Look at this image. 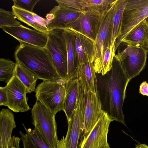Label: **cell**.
<instances>
[{
    "label": "cell",
    "mask_w": 148,
    "mask_h": 148,
    "mask_svg": "<svg viewBox=\"0 0 148 148\" xmlns=\"http://www.w3.org/2000/svg\"><path fill=\"white\" fill-rule=\"evenodd\" d=\"M96 75L97 93L102 110L113 121L126 126L123 107L126 88L130 80L116 54L111 70L104 75L96 73Z\"/></svg>",
    "instance_id": "cell-1"
},
{
    "label": "cell",
    "mask_w": 148,
    "mask_h": 148,
    "mask_svg": "<svg viewBox=\"0 0 148 148\" xmlns=\"http://www.w3.org/2000/svg\"><path fill=\"white\" fill-rule=\"evenodd\" d=\"M19 42L14 53L16 62L26 68L43 81L61 78L45 48Z\"/></svg>",
    "instance_id": "cell-2"
},
{
    "label": "cell",
    "mask_w": 148,
    "mask_h": 148,
    "mask_svg": "<svg viewBox=\"0 0 148 148\" xmlns=\"http://www.w3.org/2000/svg\"><path fill=\"white\" fill-rule=\"evenodd\" d=\"M66 82L61 78L43 81L35 91L36 101L55 114L64 111Z\"/></svg>",
    "instance_id": "cell-3"
},
{
    "label": "cell",
    "mask_w": 148,
    "mask_h": 148,
    "mask_svg": "<svg viewBox=\"0 0 148 148\" xmlns=\"http://www.w3.org/2000/svg\"><path fill=\"white\" fill-rule=\"evenodd\" d=\"M45 49L60 77L66 81L68 70L66 47L64 29L49 31Z\"/></svg>",
    "instance_id": "cell-4"
},
{
    "label": "cell",
    "mask_w": 148,
    "mask_h": 148,
    "mask_svg": "<svg viewBox=\"0 0 148 148\" xmlns=\"http://www.w3.org/2000/svg\"><path fill=\"white\" fill-rule=\"evenodd\" d=\"M32 123L48 142L51 148H56L58 140L56 114L36 101L32 109Z\"/></svg>",
    "instance_id": "cell-5"
},
{
    "label": "cell",
    "mask_w": 148,
    "mask_h": 148,
    "mask_svg": "<svg viewBox=\"0 0 148 148\" xmlns=\"http://www.w3.org/2000/svg\"><path fill=\"white\" fill-rule=\"evenodd\" d=\"M116 56L120 60L128 78L131 80L138 75L146 64L148 50L134 46L122 42Z\"/></svg>",
    "instance_id": "cell-6"
},
{
    "label": "cell",
    "mask_w": 148,
    "mask_h": 148,
    "mask_svg": "<svg viewBox=\"0 0 148 148\" xmlns=\"http://www.w3.org/2000/svg\"><path fill=\"white\" fill-rule=\"evenodd\" d=\"M148 16V0H127L123 13L120 34L115 44V52L129 32Z\"/></svg>",
    "instance_id": "cell-7"
},
{
    "label": "cell",
    "mask_w": 148,
    "mask_h": 148,
    "mask_svg": "<svg viewBox=\"0 0 148 148\" xmlns=\"http://www.w3.org/2000/svg\"><path fill=\"white\" fill-rule=\"evenodd\" d=\"M84 92L81 88L74 113L71 120L68 123L66 135L58 140L56 148H78L84 119Z\"/></svg>",
    "instance_id": "cell-8"
},
{
    "label": "cell",
    "mask_w": 148,
    "mask_h": 148,
    "mask_svg": "<svg viewBox=\"0 0 148 148\" xmlns=\"http://www.w3.org/2000/svg\"><path fill=\"white\" fill-rule=\"evenodd\" d=\"M113 121L103 111L87 136L79 141L78 148H110L107 135L110 124Z\"/></svg>",
    "instance_id": "cell-9"
},
{
    "label": "cell",
    "mask_w": 148,
    "mask_h": 148,
    "mask_svg": "<svg viewBox=\"0 0 148 148\" xmlns=\"http://www.w3.org/2000/svg\"><path fill=\"white\" fill-rule=\"evenodd\" d=\"M104 13L94 10H87L82 12L67 29L79 33L94 42Z\"/></svg>",
    "instance_id": "cell-10"
},
{
    "label": "cell",
    "mask_w": 148,
    "mask_h": 148,
    "mask_svg": "<svg viewBox=\"0 0 148 148\" xmlns=\"http://www.w3.org/2000/svg\"><path fill=\"white\" fill-rule=\"evenodd\" d=\"M84 92L85 99L84 117L79 141L87 136L103 112L97 93Z\"/></svg>",
    "instance_id": "cell-11"
},
{
    "label": "cell",
    "mask_w": 148,
    "mask_h": 148,
    "mask_svg": "<svg viewBox=\"0 0 148 148\" xmlns=\"http://www.w3.org/2000/svg\"><path fill=\"white\" fill-rule=\"evenodd\" d=\"M5 87L8 99L7 107L10 109L19 112H26L31 109L26 97L28 90L16 76L13 75Z\"/></svg>",
    "instance_id": "cell-12"
},
{
    "label": "cell",
    "mask_w": 148,
    "mask_h": 148,
    "mask_svg": "<svg viewBox=\"0 0 148 148\" xmlns=\"http://www.w3.org/2000/svg\"><path fill=\"white\" fill-rule=\"evenodd\" d=\"M56 1L58 5L54 6L46 16L47 22L46 27L49 31L67 29L82 13L56 0Z\"/></svg>",
    "instance_id": "cell-13"
},
{
    "label": "cell",
    "mask_w": 148,
    "mask_h": 148,
    "mask_svg": "<svg viewBox=\"0 0 148 148\" xmlns=\"http://www.w3.org/2000/svg\"><path fill=\"white\" fill-rule=\"evenodd\" d=\"M114 3L103 14L94 42L95 57L93 63L95 72L99 67L104 52L109 47V34L112 11Z\"/></svg>",
    "instance_id": "cell-14"
},
{
    "label": "cell",
    "mask_w": 148,
    "mask_h": 148,
    "mask_svg": "<svg viewBox=\"0 0 148 148\" xmlns=\"http://www.w3.org/2000/svg\"><path fill=\"white\" fill-rule=\"evenodd\" d=\"M1 28L19 42L42 48L46 47L48 39V33L32 29L22 25L14 27H3Z\"/></svg>",
    "instance_id": "cell-15"
},
{
    "label": "cell",
    "mask_w": 148,
    "mask_h": 148,
    "mask_svg": "<svg viewBox=\"0 0 148 148\" xmlns=\"http://www.w3.org/2000/svg\"><path fill=\"white\" fill-rule=\"evenodd\" d=\"M64 35L67 52V81L77 78L79 65L75 49V32L69 29H64Z\"/></svg>",
    "instance_id": "cell-16"
},
{
    "label": "cell",
    "mask_w": 148,
    "mask_h": 148,
    "mask_svg": "<svg viewBox=\"0 0 148 148\" xmlns=\"http://www.w3.org/2000/svg\"><path fill=\"white\" fill-rule=\"evenodd\" d=\"M16 127L13 113L9 109H2L0 112V148H12V133Z\"/></svg>",
    "instance_id": "cell-17"
},
{
    "label": "cell",
    "mask_w": 148,
    "mask_h": 148,
    "mask_svg": "<svg viewBox=\"0 0 148 148\" xmlns=\"http://www.w3.org/2000/svg\"><path fill=\"white\" fill-rule=\"evenodd\" d=\"M127 0H116L112 11L109 37V47L115 51V45L120 34L123 12Z\"/></svg>",
    "instance_id": "cell-18"
},
{
    "label": "cell",
    "mask_w": 148,
    "mask_h": 148,
    "mask_svg": "<svg viewBox=\"0 0 148 148\" xmlns=\"http://www.w3.org/2000/svg\"><path fill=\"white\" fill-rule=\"evenodd\" d=\"M81 87L77 78L66 81L64 110L68 122L72 119L80 94Z\"/></svg>",
    "instance_id": "cell-19"
},
{
    "label": "cell",
    "mask_w": 148,
    "mask_h": 148,
    "mask_svg": "<svg viewBox=\"0 0 148 148\" xmlns=\"http://www.w3.org/2000/svg\"><path fill=\"white\" fill-rule=\"evenodd\" d=\"M122 42L134 46L148 49V22L146 19L132 29Z\"/></svg>",
    "instance_id": "cell-20"
},
{
    "label": "cell",
    "mask_w": 148,
    "mask_h": 148,
    "mask_svg": "<svg viewBox=\"0 0 148 148\" xmlns=\"http://www.w3.org/2000/svg\"><path fill=\"white\" fill-rule=\"evenodd\" d=\"M77 78L84 91L97 93L96 73L92 62L88 61L79 65Z\"/></svg>",
    "instance_id": "cell-21"
},
{
    "label": "cell",
    "mask_w": 148,
    "mask_h": 148,
    "mask_svg": "<svg viewBox=\"0 0 148 148\" xmlns=\"http://www.w3.org/2000/svg\"><path fill=\"white\" fill-rule=\"evenodd\" d=\"M73 32L75 34V49L79 65L88 61L93 62L95 57L94 42L82 34Z\"/></svg>",
    "instance_id": "cell-22"
},
{
    "label": "cell",
    "mask_w": 148,
    "mask_h": 148,
    "mask_svg": "<svg viewBox=\"0 0 148 148\" xmlns=\"http://www.w3.org/2000/svg\"><path fill=\"white\" fill-rule=\"evenodd\" d=\"M23 125L25 133L20 131V134L23 148H51L36 128L32 129L27 128L23 124Z\"/></svg>",
    "instance_id": "cell-23"
},
{
    "label": "cell",
    "mask_w": 148,
    "mask_h": 148,
    "mask_svg": "<svg viewBox=\"0 0 148 148\" xmlns=\"http://www.w3.org/2000/svg\"><path fill=\"white\" fill-rule=\"evenodd\" d=\"M13 75L16 76L27 88L29 93L35 92L38 77L31 71L16 62Z\"/></svg>",
    "instance_id": "cell-24"
},
{
    "label": "cell",
    "mask_w": 148,
    "mask_h": 148,
    "mask_svg": "<svg viewBox=\"0 0 148 148\" xmlns=\"http://www.w3.org/2000/svg\"><path fill=\"white\" fill-rule=\"evenodd\" d=\"M12 12L17 18L21 21L26 23L34 29L39 31L48 33L49 31L47 27L38 23L34 17L35 13L25 11L12 6Z\"/></svg>",
    "instance_id": "cell-25"
},
{
    "label": "cell",
    "mask_w": 148,
    "mask_h": 148,
    "mask_svg": "<svg viewBox=\"0 0 148 148\" xmlns=\"http://www.w3.org/2000/svg\"><path fill=\"white\" fill-rule=\"evenodd\" d=\"M116 0H79L78 8L82 12L88 10H94L102 13L107 11Z\"/></svg>",
    "instance_id": "cell-26"
},
{
    "label": "cell",
    "mask_w": 148,
    "mask_h": 148,
    "mask_svg": "<svg viewBox=\"0 0 148 148\" xmlns=\"http://www.w3.org/2000/svg\"><path fill=\"white\" fill-rule=\"evenodd\" d=\"M16 63L9 59H0V80L8 83L12 77Z\"/></svg>",
    "instance_id": "cell-27"
},
{
    "label": "cell",
    "mask_w": 148,
    "mask_h": 148,
    "mask_svg": "<svg viewBox=\"0 0 148 148\" xmlns=\"http://www.w3.org/2000/svg\"><path fill=\"white\" fill-rule=\"evenodd\" d=\"M114 51L108 47L105 51L96 73L104 75L111 69L113 58L116 55Z\"/></svg>",
    "instance_id": "cell-28"
},
{
    "label": "cell",
    "mask_w": 148,
    "mask_h": 148,
    "mask_svg": "<svg viewBox=\"0 0 148 148\" xmlns=\"http://www.w3.org/2000/svg\"><path fill=\"white\" fill-rule=\"evenodd\" d=\"M16 16L12 11L0 9V27L20 26L21 23L18 21Z\"/></svg>",
    "instance_id": "cell-29"
},
{
    "label": "cell",
    "mask_w": 148,
    "mask_h": 148,
    "mask_svg": "<svg viewBox=\"0 0 148 148\" xmlns=\"http://www.w3.org/2000/svg\"><path fill=\"white\" fill-rule=\"evenodd\" d=\"M40 0H13L14 6L21 9L33 12V10L36 4Z\"/></svg>",
    "instance_id": "cell-30"
},
{
    "label": "cell",
    "mask_w": 148,
    "mask_h": 148,
    "mask_svg": "<svg viewBox=\"0 0 148 148\" xmlns=\"http://www.w3.org/2000/svg\"><path fill=\"white\" fill-rule=\"evenodd\" d=\"M8 99L5 86L0 87V106H7Z\"/></svg>",
    "instance_id": "cell-31"
},
{
    "label": "cell",
    "mask_w": 148,
    "mask_h": 148,
    "mask_svg": "<svg viewBox=\"0 0 148 148\" xmlns=\"http://www.w3.org/2000/svg\"><path fill=\"white\" fill-rule=\"evenodd\" d=\"M139 93L144 96H148V84L146 81L143 82L140 85Z\"/></svg>",
    "instance_id": "cell-32"
},
{
    "label": "cell",
    "mask_w": 148,
    "mask_h": 148,
    "mask_svg": "<svg viewBox=\"0 0 148 148\" xmlns=\"http://www.w3.org/2000/svg\"><path fill=\"white\" fill-rule=\"evenodd\" d=\"M21 139L19 137L14 136H12L11 143L12 148H20V142Z\"/></svg>",
    "instance_id": "cell-33"
},
{
    "label": "cell",
    "mask_w": 148,
    "mask_h": 148,
    "mask_svg": "<svg viewBox=\"0 0 148 148\" xmlns=\"http://www.w3.org/2000/svg\"><path fill=\"white\" fill-rule=\"evenodd\" d=\"M135 148H148V146L145 144H140L136 145Z\"/></svg>",
    "instance_id": "cell-34"
},
{
    "label": "cell",
    "mask_w": 148,
    "mask_h": 148,
    "mask_svg": "<svg viewBox=\"0 0 148 148\" xmlns=\"http://www.w3.org/2000/svg\"><path fill=\"white\" fill-rule=\"evenodd\" d=\"M146 21L148 22V16L146 18Z\"/></svg>",
    "instance_id": "cell-35"
}]
</instances>
